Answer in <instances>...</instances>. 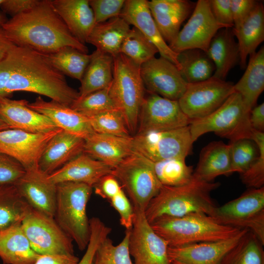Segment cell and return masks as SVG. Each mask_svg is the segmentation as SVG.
Wrapping results in <instances>:
<instances>
[{
	"label": "cell",
	"instance_id": "obj_1",
	"mask_svg": "<svg viewBox=\"0 0 264 264\" xmlns=\"http://www.w3.org/2000/svg\"><path fill=\"white\" fill-rule=\"evenodd\" d=\"M3 60L8 73L6 97L15 91H27L68 107L79 97V91L68 85L44 54L14 44Z\"/></svg>",
	"mask_w": 264,
	"mask_h": 264
},
{
	"label": "cell",
	"instance_id": "obj_2",
	"mask_svg": "<svg viewBox=\"0 0 264 264\" xmlns=\"http://www.w3.org/2000/svg\"><path fill=\"white\" fill-rule=\"evenodd\" d=\"M1 28L15 45L44 54L66 46L88 52L85 44L70 33L50 0H40L35 7L6 21Z\"/></svg>",
	"mask_w": 264,
	"mask_h": 264
},
{
	"label": "cell",
	"instance_id": "obj_3",
	"mask_svg": "<svg viewBox=\"0 0 264 264\" xmlns=\"http://www.w3.org/2000/svg\"><path fill=\"white\" fill-rule=\"evenodd\" d=\"M219 182H206L193 176L188 183L178 186L161 187L151 200L145 211L150 223L162 216L181 217L193 213L211 216L217 207L211 192Z\"/></svg>",
	"mask_w": 264,
	"mask_h": 264
},
{
	"label": "cell",
	"instance_id": "obj_4",
	"mask_svg": "<svg viewBox=\"0 0 264 264\" xmlns=\"http://www.w3.org/2000/svg\"><path fill=\"white\" fill-rule=\"evenodd\" d=\"M150 224L169 247L227 239L243 229L220 224L210 216L202 213L181 217L162 216Z\"/></svg>",
	"mask_w": 264,
	"mask_h": 264
},
{
	"label": "cell",
	"instance_id": "obj_5",
	"mask_svg": "<svg viewBox=\"0 0 264 264\" xmlns=\"http://www.w3.org/2000/svg\"><path fill=\"white\" fill-rule=\"evenodd\" d=\"M92 189L91 186L80 182H65L56 184L54 218L81 251L86 249L89 240V220L86 208Z\"/></svg>",
	"mask_w": 264,
	"mask_h": 264
},
{
	"label": "cell",
	"instance_id": "obj_6",
	"mask_svg": "<svg viewBox=\"0 0 264 264\" xmlns=\"http://www.w3.org/2000/svg\"><path fill=\"white\" fill-rule=\"evenodd\" d=\"M251 110L240 94L234 92L214 112L191 121L189 126L193 141L209 132L230 141L243 138L252 140L254 130L249 120Z\"/></svg>",
	"mask_w": 264,
	"mask_h": 264
},
{
	"label": "cell",
	"instance_id": "obj_7",
	"mask_svg": "<svg viewBox=\"0 0 264 264\" xmlns=\"http://www.w3.org/2000/svg\"><path fill=\"white\" fill-rule=\"evenodd\" d=\"M145 90L140 66L122 53L114 57L110 90L130 133L137 129Z\"/></svg>",
	"mask_w": 264,
	"mask_h": 264
},
{
	"label": "cell",
	"instance_id": "obj_8",
	"mask_svg": "<svg viewBox=\"0 0 264 264\" xmlns=\"http://www.w3.org/2000/svg\"><path fill=\"white\" fill-rule=\"evenodd\" d=\"M110 174L120 182L134 210L145 212L162 186L153 162L136 152L113 168Z\"/></svg>",
	"mask_w": 264,
	"mask_h": 264
},
{
	"label": "cell",
	"instance_id": "obj_9",
	"mask_svg": "<svg viewBox=\"0 0 264 264\" xmlns=\"http://www.w3.org/2000/svg\"><path fill=\"white\" fill-rule=\"evenodd\" d=\"M220 224L246 229L264 245V187L251 188L239 197L217 206L211 216Z\"/></svg>",
	"mask_w": 264,
	"mask_h": 264
},
{
	"label": "cell",
	"instance_id": "obj_10",
	"mask_svg": "<svg viewBox=\"0 0 264 264\" xmlns=\"http://www.w3.org/2000/svg\"><path fill=\"white\" fill-rule=\"evenodd\" d=\"M193 143L189 126L132 136L134 151L153 162L173 158L185 159L192 153Z\"/></svg>",
	"mask_w": 264,
	"mask_h": 264
},
{
	"label": "cell",
	"instance_id": "obj_11",
	"mask_svg": "<svg viewBox=\"0 0 264 264\" xmlns=\"http://www.w3.org/2000/svg\"><path fill=\"white\" fill-rule=\"evenodd\" d=\"M21 225L31 247L38 254H74L73 240L54 218L31 207Z\"/></svg>",
	"mask_w": 264,
	"mask_h": 264
},
{
	"label": "cell",
	"instance_id": "obj_12",
	"mask_svg": "<svg viewBox=\"0 0 264 264\" xmlns=\"http://www.w3.org/2000/svg\"><path fill=\"white\" fill-rule=\"evenodd\" d=\"M234 84L211 77L198 83L188 84L178 100L184 114L192 121L210 115L234 92Z\"/></svg>",
	"mask_w": 264,
	"mask_h": 264
},
{
	"label": "cell",
	"instance_id": "obj_13",
	"mask_svg": "<svg viewBox=\"0 0 264 264\" xmlns=\"http://www.w3.org/2000/svg\"><path fill=\"white\" fill-rule=\"evenodd\" d=\"M223 28L226 27L215 19L209 0H198L188 22L168 45L176 54L190 49L206 52L214 36Z\"/></svg>",
	"mask_w": 264,
	"mask_h": 264
},
{
	"label": "cell",
	"instance_id": "obj_14",
	"mask_svg": "<svg viewBox=\"0 0 264 264\" xmlns=\"http://www.w3.org/2000/svg\"><path fill=\"white\" fill-rule=\"evenodd\" d=\"M168 247L167 242L153 230L145 212L134 210L129 241L133 264H172Z\"/></svg>",
	"mask_w": 264,
	"mask_h": 264
},
{
	"label": "cell",
	"instance_id": "obj_15",
	"mask_svg": "<svg viewBox=\"0 0 264 264\" xmlns=\"http://www.w3.org/2000/svg\"><path fill=\"white\" fill-rule=\"evenodd\" d=\"M190 122L178 101L148 92L140 109L137 133L177 129L189 126Z\"/></svg>",
	"mask_w": 264,
	"mask_h": 264
},
{
	"label": "cell",
	"instance_id": "obj_16",
	"mask_svg": "<svg viewBox=\"0 0 264 264\" xmlns=\"http://www.w3.org/2000/svg\"><path fill=\"white\" fill-rule=\"evenodd\" d=\"M60 130L45 133L16 129L0 131V153L17 160L25 171L38 168L39 160L46 145Z\"/></svg>",
	"mask_w": 264,
	"mask_h": 264
},
{
	"label": "cell",
	"instance_id": "obj_17",
	"mask_svg": "<svg viewBox=\"0 0 264 264\" xmlns=\"http://www.w3.org/2000/svg\"><path fill=\"white\" fill-rule=\"evenodd\" d=\"M140 73L147 91L172 100L178 101L188 85L176 65L161 56L142 64Z\"/></svg>",
	"mask_w": 264,
	"mask_h": 264
},
{
	"label": "cell",
	"instance_id": "obj_18",
	"mask_svg": "<svg viewBox=\"0 0 264 264\" xmlns=\"http://www.w3.org/2000/svg\"><path fill=\"white\" fill-rule=\"evenodd\" d=\"M248 231L243 229L236 236L225 240L169 246L168 256L171 262L184 264H220Z\"/></svg>",
	"mask_w": 264,
	"mask_h": 264
},
{
	"label": "cell",
	"instance_id": "obj_19",
	"mask_svg": "<svg viewBox=\"0 0 264 264\" xmlns=\"http://www.w3.org/2000/svg\"><path fill=\"white\" fill-rule=\"evenodd\" d=\"M28 103L25 99L0 97V118L10 129L32 133H45L61 129L46 116L29 108Z\"/></svg>",
	"mask_w": 264,
	"mask_h": 264
},
{
	"label": "cell",
	"instance_id": "obj_20",
	"mask_svg": "<svg viewBox=\"0 0 264 264\" xmlns=\"http://www.w3.org/2000/svg\"><path fill=\"white\" fill-rule=\"evenodd\" d=\"M38 168L26 171L14 184L22 198L32 208L54 218L56 202V184Z\"/></svg>",
	"mask_w": 264,
	"mask_h": 264
},
{
	"label": "cell",
	"instance_id": "obj_21",
	"mask_svg": "<svg viewBox=\"0 0 264 264\" xmlns=\"http://www.w3.org/2000/svg\"><path fill=\"white\" fill-rule=\"evenodd\" d=\"M120 17L138 29L157 48L160 56L179 69L178 54L174 52L161 36L150 11L148 0H128Z\"/></svg>",
	"mask_w": 264,
	"mask_h": 264
},
{
	"label": "cell",
	"instance_id": "obj_22",
	"mask_svg": "<svg viewBox=\"0 0 264 264\" xmlns=\"http://www.w3.org/2000/svg\"><path fill=\"white\" fill-rule=\"evenodd\" d=\"M27 106L46 116L58 128L84 139L95 132L88 117L70 107L53 100L46 101L41 96L37 97L34 102L28 103Z\"/></svg>",
	"mask_w": 264,
	"mask_h": 264
},
{
	"label": "cell",
	"instance_id": "obj_23",
	"mask_svg": "<svg viewBox=\"0 0 264 264\" xmlns=\"http://www.w3.org/2000/svg\"><path fill=\"white\" fill-rule=\"evenodd\" d=\"M148 3L158 29L168 44L176 38L181 24L196 5L187 0H152Z\"/></svg>",
	"mask_w": 264,
	"mask_h": 264
},
{
	"label": "cell",
	"instance_id": "obj_24",
	"mask_svg": "<svg viewBox=\"0 0 264 264\" xmlns=\"http://www.w3.org/2000/svg\"><path fill=\"white\" fill-rule=\"evenodd\" d=\"M85 139L60 130L48 142L38 162L39 169L49 175L83 153Z\"/></svg>",
	"mask_w": 264,
	"mask_h": 264
},
{
	"label": "cell",
	"instance_id": "obj_25",
	"mask_svg": "<svg viewBox=\"0 0 264 264\" xmlns=\"http://www.w3.org/2000/svg\"><path fill=\"white\" fill-rule=\"evenodd\" d=\"M134 152L132 136L94 132L85 139L83 153L112 169Z\"/></svg>",
	"mask_w": 264,
	"mask_h": 264
},
{
	"label": "cell",
	"instance_id": "obj_26",
	"mask_svg": "<svg viewBox=\"0 0 264 264\" xmlns=\"http://www.w3.org/2000/svg\"><path fill=\"white\" fill-rule=\"evenodd\" d=\"M112 168L83 153L62 168L48 175V179L57 184L65 182H80L93 186Z\"/></svg>",
	"mask_w": 264,
	"mask_h": 264
},
{
	"label": "cell",
	"instance_id": "obj_27",
	"mask_svg": "<svg viewBox=\"0 0 264 264\" xmlns=\"http://www.w3.org/2000/svg\"><path fill=\"white\" fill-rule=\"evenodd\" d=\"M52 5L72 35L85 44L95 25L88 0H53Z\"/></svg>",
	"mask_w": 264,
	"mask_h": 264
},
{
	"label": "cell",
	"instance_id": "obj_28",
	"mask_svg": "<svg viewBox=\"0 0 264 264\" xmlns=\"http://www.w3.org/2000/svg\"><path fill=\"white\" fill-rule=\"evenodd\" d=\"M213 62V77L225 80L232 68L240 62V52L232 28L220 29L212 39L206 52Z\"/></svg>",
	"mask_w": 264,
	"mask_h": 264
},
{
	"label": "cell",
	"instance_id": "obj_29",
	"mask_svg": "<svg viewBox=\"0 0 264 264\" xmlns=\"http://www.w3.org/2000/svg\"><path fill=\"white\" fill-rule=\"evenodd\" d=\"M232 174L231 166V146L221 141L209 143L201 150L193 176L206 182L217 177Z\"/></svg>",
	"mask_w": 264,
	"mask_h": 264
},
{
	"label": "cell",
	"instance_id": "obj_30",
	"mask_svg": "<svg viewBox=\"0 0 264 264\" xmlns=\"http://www.w3.org/2000/svg\"><path fill=\"white\" fill-rule=\"evenodd\" d=\"M21 224L0 232V258L3 264H34L41 256L31 247Z\"/></svg>",
	"mask_w": 264,
	"mask_h": 264
},
{
	"label": "cell",
	"instance_id": "obj_31",
	"mask_svg": "<svg viewBox=\"0 0 264 264\" xmlns=\"http://www.w3.org/2000/svg\"><path fill=\"white\" fill-rule=\"evenodd\" d=\"M238 40L240 52L239 65L245 68L248 56L256 52L257 47L264 40V7L261 1L256 5L247 19L237 29L232 28Z\"/></svg>",
	"mask_w": 264,
	"mask_h": 264
},
{
	"label": "cell",
	"instance_id": "obj_32",
	"mask_svg": "<svg viewBox=\"0 0 264 264\" xmlns=\"http://www.w3.org/2000/svg\"><path fill=\"white\" fill-rule=\"evenodd\" d=\"M250 56L241 78L234 84L235 92L240 94L246 105L251 110L264 89V47Z\"/></svg>",
	"mask_w": 264,
	"mask_h": 264
},
{
	"label": "cell",
	"instance_id": "obj_33",
	"mask_svg": "<svg viewBox=\"0 0 264 264\" xmlns=\"http://www.w3.org/2000/svg\"><path fill=\"white\" fill-rule=\"evenodd\" d=\"M130 29V25L121 17L96 23L88 36L87 43L96 49L113 58L120 53L122 43Z\"/></svg>",
	"mask_w": 264,
	"mask_h": 264
},
{
	"label": "cell",
	"instance_id": "obj_34",
	"mask_svg": "<svg viewBox=\"0 0 264 264\" xmlns=\"http://www.w3.org/2000/svg\"><path fill=\"white\" fill-rule=\"evenodd\" d=\"M81 80L79 97L109 87L113 79L114 58L96 49Z\"/></svg>",
	"mask_w": 264,
	"mask_h": 264
},
{
	"label": "cell",
	"instance_id": "obj_35",
	"mask_svg": "<svg viewBox=\"0 0 264 264\" xmlns=\"http://www.w3.org/2000/svg\"><path fill=\"white\" fill-rule=\"evenodd\" d=\"M95 193L107 200L118 212L121 225L130 230L132 226L134 210L122 186L111 174L103 176L93 186Z\"/></svg>",
	"mask_w": 264,
	"mask_h": 264
},
{
	"label": "cell",
	"instance_id": "obj_36",
	"mask_svg": "<svg viewBox=\"0 0 264 264\" xmlns=\"http://www.w3.org/2000/svg\"><path fill=\"white\" fill-rule=\"evenodd\" d=\"M180 73L187 84L206 80L213 76L215 65L206 52L199 49H190L178 54Z\"/></svg>",
	"mask_w": 264,
	"mask_h": 264
},
{
	"label": "cell",
	"instance_id": "obj_37",
	"mask_svg": "<svg viewBox=\"0 0 264 264\" xmlns=\"http://www.w3.org/2000/svg\"><path fill=\"white\" fill-rule=\"evenodd\" d=\"M30 208L14 184L0 185V232L21 223Z\"/></svg>",
	"mask_w": 264,
	"mask_h": 264
},
{
	"label": "cell",
	"instance_id": "obj_38",
	"mask_svg": "<svg viewBox=\"0 0 264 264\" xmlns=\"http://www.w3.org/2000/svg\"><path fill=\"white\" fill-rule=\"evenodd\" d=\"M50 63L64 75L81 81L91 58L70 46H66L48 54H45Z\"/></svg>",
	"mask_w": 264,
	"mask_h": 264
},
{
	"label": "cell",
	"instance_id": "obj_39",
	"mask_svg": "<svg viewBox=\"0 0 264 264\" xmlns=\"http://www.w3.org/2000/svg\"><path fill=\"white\" fill-rule=\"evenodd\" d=\"M263 246L248 230L220 264H264Z\"/></svg>",
	"mask_w": 264,
	"mask_h": 264
},
{
	"label": "cell",
	"instance_id": "obj_40",
	"mask_svg": "<svg viewBox=\"0 0 264 264\" xmlns=\"http://www.w3.org/2000/svg\"><path fill=\"white\" fill-rule=\"evenodd\" d=\"M153 163L155 175L163 186L183 185L193 177V167L186 164L185 158H173Z\"/></svg>",
	"mask_w": 264,
	"mask_h": 264
},
{
	"label": "cell",
	"instance_id": "obj_41",
	"mask_svg": "<svg viewBox=\"0 0 264 264\" xmlns=\"http://www.w3.org/2000/svg\"><path fill=\"white\" fill-rule=\"evenodd\" d=\"M157 48L136 28L130 29L121 45L122 53L139 66L155 57Z\"/></svg>",
	"mask_w": 264,
	"mask_h": 264
},
{
	"label": "cell",
	"instance_id": "obj_42",
	"mask_svg": "<svg viewBox=\"0 0 264 264\" xmlns=\"http://www.w3.org/2000/svg\"><path fill=\"white\" fill-rule=\"evenodd\" d=\"M70 107L87 117L118 109L111 92L110 85L105 88L78 98Z\"/></svg>",
	"mask_w": 264,
	"mask_h": 264
},
{
	"label": "cell",
	"instance_id": "obj_43",
	"mask_svg": "<svg viewBox=\"0 0 264 264\" xmlns=\"http://www.w3.org/2000/svg\"><path fill=\"white\" fill-rule=\"evenodd\" d=\"M130 230H126L121 242L114 245L107 237L98 246L93 264H133L129 249Z\"/></svg>",
	"mask_w": 264,
	"mask_h": 264
},
{
	"label": "cell",
	"instance_id": "obj_44",
	"mask_svg": "<svg viewBox=\"0 0 264 264\" xmlns=\"http://www.w3.org/2000/svg\"><path fill=\"white\" fill-rule=\"evenodd\" d=\"M88 117L95 132L119 136H130L122 112L119 109Z\"/></svg>",
	"mask_w": 264,
	"mask_h": 264
},
{
	"label": "cell",
	"instance_id": "obj_45",
	"mask_svg": "<svg viewBox=\"0 0 264 264\" xmlns=\"http://www.w3.org/2000/svg\"><path fill=\"white\" fill-rule=\"evenodd\" d=\"M229 144L232 173L241 174L249 168L258 157V147L253 140L247 138L230 141Z\"/></svg>",
	"mask_w": 264,
	"mask_h": 264
},
{
	"label": "cell",
	"instance_id": "obj_46",
	"mask_svg": "<svg viewBox=\"0 0 264 264\" xmlns=\"http://www.w3.org/2000/svg\"><path fill=\"white\" fill-rule=\"evenodd\" d=\"M252 140L256 144L259 155L249 168L240 174L242 182L251 188H260L264 184V132L253 131Z\"/></svg>",
	"mask_w": 264,
	"mask_h": 264
},
{
	"label": "cell",
	"instance_id": "obj_47",
	"mask_svg": "<svg viewBox=\"0 0 264 264\" xmlns=\"http://www.w3.org/2000/svg\"><path fill=\"white\" fill-rule=\"evenodd\" d=\"M90 237L86 251L77 264H93L96 250L101 242L109 237L111 229L100 219L93 217L89 219Z\"/></svg>",
	"mask_w": 264,
	"mask_h": 264
},
{
	"label": "cell",
	"instance_id": "obj_48",
	"mask_svg": "<svg viewBox=\"0 0 264 264\" xmlns=\"http://www.w3.org/2000/svg\"><path fill=\"white\" fill-rule=\"evenodd\" d=\"M124 0H90L89 5L93 11L95 23L120 16L125 4Z\"/></svg>",
	"mask_w": 264,
	"mask_h": 264
},
{
	"label": "cell",
	"instance_id": "obj_49",
	"mask_svg": "<svg viewBox=\"0 0 264 264\" xmlns=\"http://www.w3.org/2000/svg\"><path fill=\"white\" fill-rule=\"evenodd\" d=\"M25 172L24 167L17 160L0 153V185L15 184Z\"/></svg>",
	"mask_w": 264,
	"mask_h": 264
},
{
	"label": "cell",
	"instance_id": "obj_50",
	"mask_svg": "<svg viewBox=\"0 0 264 264\" xmlns=\"http://www.w3.org/2000/svg\"><path fill=\"white\" fill-rule=\"evenodd\" d=\"M210 8L217 22L226 28L233 27L230 0H209Z\"/></svg>",
	"mask_w": 264,
	"mask_h": 264
},
{
	"label": "cell",
	"instance_id": "obj_51",
	"mask_svg": "<svg viewBox=\"0 0 264 264\" xmlns=\"http://www.w3.org/2000/svg\"><path fill=\"white\" fill-rule=\"evenodd\" d=\"M258 1L255 0H230L233 29H237L244 22Z\"/></svg>",
	"mask_w": 264,
	"mask_h": 264
},
{
	"label": "cell",
	"instance_id": "obj_52",
	"mask_svg": "<svg viewBox=\"0 0 264 264\" xmlns=\"http://www.w3.org/2000/svg\"><path fill=\"white\" fill-rule=\"evenodd\" d=\"M40 1L39 0H3L0 7L13 17L32 8Z\"/></svg>",
	"mask_w": 264,
	"mask_h": 264
},
{
	"label": "cell",
	"instance_id": "obj_53",
	"mask_svg": "<svg viewBox=\"0 0 264 264\" xmlns=\"http://www.w3.org/2000/svg\"><path fill=\"white\" fill-rule=\"evenodd\" d=\"M79 260L74 254L41 255L34 264H77Z\"/></svg>",
	"mask_w": 264,
	"mask_h": 264
},
{
	"label": "cell",
	"instance_id": "obj_54",
	"mask_svg": "<svg viewBox=\"0 0 264 264\" xmlns=\"http://www.w3.org/2000/svg\"><path fill=\"white\" fill-rule=\"evenodd\" d=\"M251 126L253 130L264 131V103L256 106L250 111L249 117Z\"/></svg>",
	"mask_w": 264,
	"mask_h": 264
},
{
	"label": "cell",
	"instance_id": "obj_55",
	"mask_svg": "<svg viewBox=\"0 0 264 264\" xmlns=\"http://www.w3.org/2000/svg\"><path fill=\"white\" fill-rule=\"evenodd\" d=\"M14 44L0 27V62L5 57L7 52Z\"/></svg>",
	"mask_w": 264,
	"mask_h": 264
},
{
	"label": "cell",
	"instance_id": "obj_56",
	"mask_svg": "<svg viewBox=\"0 0 264 264\" xmlns=\"http://www.w3.org/2000/svg\"><path fill=\"white\" fill-rule=\"evenodd\" d=\"M10 129L9 127L0 118V131Z\"/></svg>",
	"mask_w": 264,
	"mask_h": 264
},
{
	"label": "cell",
	"instance_id": "obj_57",
	"mask_svg": "<svg viewBox=\"0 0 264 264\" xmlns=\"http://www.w3.org/2000/svg\"><path fill=\"white\" fill-rule=\"evenodd\" d=\"M3 0H0V5L1 3L3 2ZM5 20L3 18V17L0 14V27H1V25L5 22Z\"/></svg>",
	"mask_w": 264,
	"mask_h": 264
},
{
	"label": "cell",
	"instance_id": "obj_58",
	"mask_svg": "<svg viewBox=\"0 0 264 264\" xmlns=\"http://www.w3.org/2000/svg\"><path fill=\"white\" fill-rule=\"evenodd\" d=\"M171 263H172V264H184L180 262L175 261H173L171 262Z\"/></svg>",
	"mask_w": 264,
	"mask_h": 264
}]
</instances>
